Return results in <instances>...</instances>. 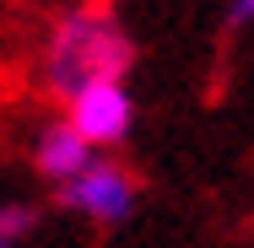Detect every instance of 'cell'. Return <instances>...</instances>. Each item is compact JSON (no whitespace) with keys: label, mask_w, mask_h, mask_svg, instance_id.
<instances>
[{"label":"cell","mask_w":254,"mask_h":248,"mask_svg":"<svg viewBox=\"0 0 254 248\" xmlns=\"http://www.w3.org/2000/svg\"><path fill=\"white\" fill-rule=\"evenodd\" d=\"M135 199H141L135 173L119 167V162H108V156H92L81 173H70V178L60 184V205L76 210V216H87L92 227L130 221V216H135Z\"/></svg>","instance_id":"cell-2"},{"label":"cell","mask_w":254,"mask_h":248,"mask_svg":"<svg viewBox=\"0 0 254 248\" xmlns=\"http://www.w3.org/2000/svg\"><path fill=\"white\" fill-rule=\"evenodd\" d=\"M33 227H38V210H33V205H22V199L0 205V232H5V238H22V232H33Z\"/></svg>","instance_id":"cell-5"},{"label":"cell","mask_w":254,"mask_h":248,"mask_svg":"<svg viewBox=\"0 0 254 248\" xmlns=\"http://www.w3.org/2000/svg\"><path fill=\"white\" fill-rule=\"evenodd\" d=\"M92 156H98V146H87L70 119H49V124L33 135V167H38V178H49L54 189H60L70 173H81Z\"/></svg>","instance_id":"cell-4"},{"label":"cell","mask_w":254,"mask_h":248,"mask_svg":"<svg viewBox=\"0 0 254 248\" xmlns=\"http://www.w3.org/2000/svg\"><path fill=\"white\" fill-rule=\"evenodd\" d=\"M65 119L81 130L87 146H119L135 130V98L125 87V76H92L81 87L65 92Z\"/></svg>","instance_id":"cell-3"},{"label":"cell","mask_w":254,"mask_h":248,"mask_svg":"<svg viewBox=\"0 0 254 248\" xmlns=\"http://www.w3.org/2000/svg\"><path fill=\"white\" fill-rule=\"evenodd\" d=\"M38 70H44V87L54 98H65L70 87H81L92 76H125L130 70V38L103 0L76 5L49 27Z\"/></svg>","instance_id":"cell-1"},{"label":"cell","mask_w":254,"mask_h":248,"mask_svg":"<svg viewBox=\"0 0 254 248\" xmlns=\"http://www.w3.org/2000/svg\"><path fill=\"white\" fill-rule=\"evenodd\" d=\"M227 22H233V27H249L254 22V0H233V5H227Z\"/></svg>","instance_id":"cell-6"},{"label":"cell","mask_w":254,"mask_h":248,"mask_svg":"<svg viewBox=\"0 0 254 248\" xmlns=\"http://www.w3.org/2000/svg\"><path fill=\"white\" fill-rule=\"evenodd\" d=\"M0 248H16V238H5V232H0Z\"/></svg>","instance_id":"cell-7"}]
</instances>
